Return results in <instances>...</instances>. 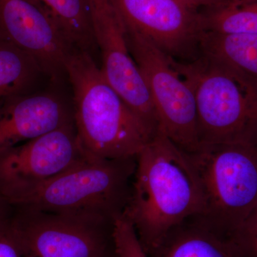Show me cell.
<instances>
[{
    "label": "cell",
    "instance_id": "obj_1",
    "mask_svg": "<svg viewBox=\"0 0 257 257\" xmlns=\"http://www.w3.org/2000/svg\"><path fill=\"white\" fill-rule=\"evenodd\" d=\"M202 207V187L190 156L159 130L137 157L123 212L147 256L172 228L200 214Z\"/></svg>",
    "mask_w": 257,
    "mask_h": 257
},
{
    "label": "cell",
    "instance_id": "obj_2",
    "mask_svg": "<svg viewBox=\"0 0 257 257\" xmlns=\"http://www.w3.org/2000/svg\"><path fill=\"white\" fill-rule=\"evenodd\" d=\"M65 69L73 92L74 124L84 151L110 160L138 157L156 133L111 87L91 54L74 49Z\"/></svg>",
    "mask_w": 257,
    "mask_h": 257
},
{
    "label": "cell",
    "instance_id": "obj_3",
    "mask_svg": "<svg viewBox=\"0 0 257 257\" xmlns=\"http://www.w3.org/2000/svg\"><path fill=\"white\" fill-rule=\"evenodd\" d=\"M136 167L137 157L110 160L89 155L53 178L18 193L9 203L114 221L127 205Z\"/></svg>",
    "mask_w": 257,
    "mask_h": 257
},
{
    "label": "cell",
    "instance_id": "obj_4",
    "mask_svg": "<svg viewBox=\"0 0 257 257\" xmlns=\"http://www.w3.org/2000/svg\"><path fill=\"white\" fill-rule=\"evenodd\" d=\"M197 170L203 207L197 214L232 241L257 205V150L242 144H204L188 153Z\"/></svg>",
    "mask_w": 257,
    "mask_h": 257
},
{
    "label": "cell",
    "instance_id": "obj_5",
    "mask_svg": "<svg viewBox=\"0 0 257 257\" xmlns=\"http://www.w3.org/2000/svg\"><path fill=\"white\" fill-rule=\"evenodd\" d=\"M171 62L194 94L199 145L242 144L256 148V93L202 55Z\"/></svg>",
    "mask_w": 257,
    "mask_h": 257
},
{
    "label": "cell",
    "instance_id": "obj_6",
    "mask_svg": "<svg viewBox=\"0 0 257 257\" xmlns=\"http://www.w3.org/2000/svg\"><path fill=\"white\" fill-rule=\"evenodd\" d=\"M125 26L130 52L156 111L159 130L183 151H195L199 140L192 89L172 65V57L141 33Z\"/></svg>",
    "mask_w": 257,
    "mask_h": 257
},
{
    "label": "cell",
    "instance_id": "obj_7",
    "mask_svg": "<svg viewBox=\"0 0 257 257\" xmlns=\"http://www.w3.org/2000/svg\"><path fill=\"white\" fill-rule=\"evenodd\" d=\"M11 224L25 257H103L114 246V221L13 206Z\"/></svg>",
    "mask_w": 257,
    "mask_h": 257
},
{
    "label": "cell",
    "instance_id": "obj_8",
    "mask_svg": "<svg viewBox=\"0 0 257 257\" xmlns=\"http://www.w3.org/2000/svg\"><path fill=\"white\" fill-rule=\"evenodd\" d=\"M90 10L93 34L101 52L103 75L132 110L157 133L158 118L130 52L123 19L111 0H91Z\"/></svg>",
    "mask_w": 257,
    "mask_h": 257
},
{
    "label": "cell",
    "instance_id": "obj_9",
    "mask_svg": "<svg viewBox=\"0 0 257 257\" xmlns=\"http://www.w3.org/2000/svg\"><path fill=\"white\" fill-rule=\"evenodd\" d=\"M74 122L0 152V194L9 202L18 193L53 178L89 156Z\"/></svg>",
    "mask_w": 257,
    "mask_h": 257
},
{
    "label": "cell",
    "instance_id": "obj_10",
    "mask_svg": "<svg viewBox=\"0 0 257 257\" xmlns=\"http://www.w3.org/2000/svg\"><path fill=\"white\" fill-rule=\"evenodd\" d=\"M0 40L35 61L57 80L75 47L55 19L37 0H0Z\"/></svg>",
    "mask_w": 257,
    "mask_h": 257
},
{
    "label": "cell",
    "instance_id": "obj_11",
    "mask_svg": "<svg viewBox=\"0 0 257 257\" xmlns=\"http://www.w3.org/2000/svg\"><path fill=\"white\" fill-rule=\"evenodd\" d=\"M126 26L172 58L195 57L204 32L202 14L175 0H111Z\"/></svg>",
    "mask_w": 257,
    "mask_h": 257
},
{
    "label": "cell",
    "instance_id": "obj_12",
    "mask_svg": "<svg viewBox=\"0 0 257 257\" xmlns=\"http://www.w3.org/2000/svg\"><path fill=\"white\" fill-rule=\"evenodd\" d=\"M72 122V106L53 93L4 98L0 100V152Z\"/></svg>",
    "mask_w": 257,
    "mask_h": 257
},
{
    "label": "cell",
    "instance_id": "obj_13",
    "mask_svg": "<svg viewBox=\"0 0 257 257\" xmlns=\"http://www.w3.org/2000/svg\"><path fill=\"white\" fill-rule=\"evenodd\" d=\"M198 50L257 94V35L204 32Z\"/></svg>",
    "mask_w": 257,
    "mask_h": 257
},
{
    "label": "cell",
    "instance_id": "obj_14",
    "mask_svg": "<svg viewBox=\"0 0 257 257\" xmlns=\"http://www.w3.org/2000/svg\"><path fill=\"white\" fill-rule=\"evenodd\" d=\"M148 257H241L231 240L209 228L197 215L187 218L166 235Z\"/></svg>",
    "mask_w": 257,
    "mask_h": 257
},
{
    "label": "cell",
    "instance_id": "obj_15",
    "mask_svg": "<svg viewBox=\"0 0 257 257\" xmlns=\"http://www.w3.org/2000/svg\"><path fill=\"white\" fill-rule=\"evenodd\" d=\"M55 19L76 49L91 51L96 46L91 18V0H37Z\"/></svg>",
    "mask_w": 257,
    "mask_h": 257
},
{
    "label": "cell",
    "instance_id": "obj_16",
    "mask_svg": "<svg viewBox=\"0 0 257 257\" xmlns=\"http://www.w3.org/2000/svg\"><path fill=\"white\" fill-rule=\"evenodd\" d=\"M41 72L30 56L0 40V100L30 92Z\"/></svg>",
    "mask_w": 257,
    "mask_h": 257
},
{
    "label": "cell",
    "instance_id": "obj_17",
    "mask_svg": "<svg viewBox=\"0 0 257 257\" xmlns=\"http://www.w3.org/2000/svg\"><path fill=\"white\" fill-rule=\"evenodd\" d=\"M201 14L204 32L257 35V0H229Z\"/></svg>",
    "mask_w": 257,
    "mask_h": 257
},
{
    "label": "cell",
    "instance_id": "obj_18",
    "mask_svg": "<svg viewBox=\"0 0 257 257\" xmlns=\"http://www.w3.org/2000/svg\"><path fill=\"white\" fill-rule=\"evenodd\" d=\"M112 239L117 257H148L133 224L123 214L115 219Z\"/></svg>",
    "mask_w": 257,
    "mask_h": 257
},
{
    "label": "cell",
    "instance_id": "obj_19",
    "mask_svg": "<svg viewBox=\"0 0 257 257\" xmlns=\"http://www.w3.org/2000/svg\"><path fill=\"white\" fill-rule=\"evenodd\" d=\"M232 241L241 257H257V205Z\"/></svg>",
    "mask_w": 257,
    "mask_h": 257
},
{
    "label": "cell",
    "instance_id": "obj_20",
    "mask_svg": "<svg viewBox=\"0 0 257 257\" xmlns=\"http://www.w3.org/2000/svg\"><path fill=\"white\" fill-rule=\"evenodd\" d=\"M0 257H25L12 226L11 217L0 221Z\"/></svg>",
    "mask_w": 257,
    "mask_h": 257
},
{
    "label": "cell",
    "instance_id": "obj_21",
    "mask_svg": "<svg viewBox=\"0 0 257 257\" xmlns=\"http://www.w3.org/2000/svg\"><path fill=\"white\" fill-rule=\"evenodd\" d=\"M181 5L194 11L202 12L214 9L225 4L229 0H175Z\"/></svg>",
    "mask_w": 257,
    "mask_h": 257
},
{
    "label": "cell",
    "instance_id": "obj_22",
    "mask_svg": "<svg viewBox=\"0 0 257 257\" xmlns=\"http://www.w3.org/2000/svg\"><path fill=\"white\" fill-rule=\"evenodd\" d=\"M13 207L0 194V221L11 217Z\"/></svg>",
    "mask_w": 257,
    "mask_h": 257
},
{
    "label": "cell",
    "instance_id": "obj_23",
    "mask_svg": "<svg viewBox=\"0 0 257 257\" xmlns=\"http://www.w3.org/2000/svg\"><path fill=\"white\" fill-rule=\"evenodd\" d=\"M103 257H117L116 253L115 252L114 247L113 246L112 248H111L107 253H106Z\"/></svg>",
    "mask_w": 257,
    "mask_h": 257
},
{
    "label": "cell",
    "instance_id": "obj_24",
    "mask_svg": "<svg viewBox=\"0 0 257 257\" xmlns=\"http://www.w3.org/2000/svg\"><path fill=\"white\" fill-rule=\"evenodd\" d=\"M256 150H257V147H256Z\"/></svg>",
    "mask_w": 257,
    "mask_h": 257
}]
</instances>
